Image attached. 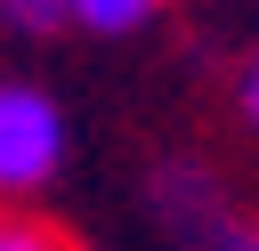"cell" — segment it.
Masks as SVG:
<instances>
[{
	"label": "cell",
	"mask_w": 259,
	"mask_h": 251,
	"mask_svg": "<svg viewBox=\"0 0 259 251\" xmlns=\"http://www.w3.org/2000/svg\"><path fill=\"white\" fill-rule=\"evenodd\" d=\"M65 162V113L32 81H0V202L49 186Z\"/></svg>",
	"instance_id": "6da1fadb"
},
{
	"label": "cell",
	"mask_w": 259,
	"mask_h": 251,
	"mask_svg": "<svg viewBox=\"0 0 259 251\" xmlns=\"http://www.w3.org/2000/svg\"><path fill=\"white\" fill-rule=\"evenodd\" d=\"M146 194H154V219H162L178 243H194L210 219H227V211H235V202H227V186H219V170H210V162H186V154H178V162H162V170L146 178Z\"/></svg>",
	"instance_id": "7a4b0ae2"
},
{
	"label": "cell",
	"mask_w": 259,
	"mask_h": 251,
	"mask_svg": "<svg viewBox=\"0 0 259 251\" xmlns=\"http://www.w3.org/2000/svg\"><path fill=\"white\" fill-rule=\"evenodd\" d=\"M154 8H162V0H65V16H73L81 32H138Z\"/></svg>",
	"instance_id": "3957f363"
},
{
	"label": "cell",
	"mask_w": 259,
	"mask_h": 251,
	"mask_svg": "<svg viewBox=\"0 0 259 251\" xmlns=\"http://www.w3.org/2000/svg\"><path fill=\"white\" fill-rule=\"evenodd\" d=\"M0 251H73V243L32 211H0Z\"/></svg>",
	"instance_id": "277c9868"
},
{
	"label": "cell",
	"mask_w": 259,
	"mask_h": 251,
	"mask_svg": "<svg viewBox=\"0 0 259 251\" xmlns=\"http://www.w3.org/2000/svg\"><path fill=\"white\" fill-rule=\"evenodd\" d=\"M186 251H259V219H243V211H227V219H210Z\"/></svg>",
	"instance_id": "5b68a950"
},
{
	"label": "cell",
	"mask_w": 259,
	"mask_h": 251,
	"mask_svg": "<svg viewBox=\"0 0 259 251\" xmlns=\"http://www.w3.org/2000/svg\"><path fill=\"white\" fill-rule=\"evenodd\" d=\"M0 24H16V32H49V24H65V0H0Z\"/></svg>",
	"instance_id": "8992f818"
},
{
	"label": "cell",
	"mask_w": 259,
	"mask_h": 251,
	"mask_svg": "<svg viewBox=\"0 0 259 251\" xmlns=\"http://www.w3.org/2000/svg\"><path fill=\"white\" fill-rule=\"evenodd\" d=\"M243 121H259V57H251V73H243Z\"/></svg>",
	"instance_id": "52a82bcc"
}]
</instances>
